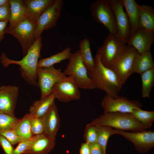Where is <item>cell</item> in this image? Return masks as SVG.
Wrapping results in <instances>:
<instances>
[{
	"label": "cell",
	"mask_w": 154,
	"mask_h": 154,
	"mask_svg": "<svg viewBox=\"0 0 154 154\" xmlns=\"http://www.w3.org/2000/svg\"><path fill=\"white\" fill-rule=\"evenodd\" d=\"M0 145L5 154H13V145L4 136L0 135Z\"/></svg>",
	"instance_id": "8d00e7d4"
},
{
	"label": "cell",
	"mask_w": 154,
	"mask_h": 154,
	"mask_svg": "<svg viewBox=\"0 0 154 154\" xmlns=\"http://www.w3.org/2000/svg\"><path fill=\"white\" fill-rule=\"evenodd\" d=\"M62 0H55L39 17L36 25L35 35L36 39L41 36L44 30L52 29L56 26L61 17V11L63 6Z\"/></svg>",
	"instance_id": "8fae6325"
},
{
	"label": "cell",
	"mask_w": 154,
	"mask_h": 154,
	"mask_svg": "<svg viewBox=\"0 0 154 154\" xmlns=\"http://www.w3.org/2000/svg\"><path fill=\"white\" fill-rule=\"evenodd\" d=\"M31 138L25 140L19 143L17 146L14 149L13 154H24L29 149L31 144Z\"/></svg>",
	"instance_id": "e575fe53"
},
{
	"label": "cell",
	"mask_w": 154,
	"mask_h": 154,
	"mask_svg": "<svg viewBox=\"0 0 154 154\" xmlns=\"http://www.w3.org/2000/svg\"><path fill=\"white\" fill-rule=\"evenodd\" d=\"M55 99L54 94H50L35 101L30 107V114L33 117H42L48 111Z\"/></svg>",
	"instance_id": "7402d4cb"
},
{
	"label": "cell",
	"mask_w": 154,
	"mask_h": 154,
	"mask_svg": "<svg viewBox=\"0 0 154 154\" xmlns=\"http://www.w3.org/2000/svg\"><path fill=\"white\" fill-rule=\"evenodd\" d=\"M71 50V48L67 47L49 57L40 59L38 62V68L51 66L62 61L68 59L72 53Z\"/></svg>",
	"instance_id": "484cf974"
},
{
	"label": "cell",
	"mask_w": 154,
	"mask_h": 154,
	"mask_svg": "<svg viewBox=\"0 0 154 154\" xmlns=\"http://www.w3.org/2000/svg\"><path fill=\"white\" fill-rule=\"evenodd\" d=\"M95 126L97 135V143L102 147L104 154H106L108 141L110 136L114 135L113 129L106 126Z\"/></svg>",
	"instance_id": "f1b7e54d"
},
{
	"label": "cell",
	"mask_w": 154,
	"mask_h": 154,
	"mask_svg": "<svg viewBox=\"0 0 154 154\" xmlns=\"http://www.w3.org/2000/svg\"><path fill=\"white\" fill-rule=\"evenodd\" d=\"M9 2V0H0V6L6 4Z\"/></svg>",
	"instance_id": "60d3db41"
},
{
	"label": "cell",
	"mask_w": 154,
	"mask_h": 154,
	"mask_svg": "<svg viewBox=\"0 0 154 154\" xmlns=\"http://www.w3.org/2000/svg\"><path fill=\"white\" fill-rule=\"evenodd\" d=\"M8 23L7 21L0 22V43L4 38L5 30Z\"/></svg>",
	"instance_id": "f35d334b"
},
{
	"label": "cell",
	"mask_w": 154,
	"mask_h": 154,
	"mask_svg": "<svg viewBox=\"0 0 154 154\" xmlns=\"http://www.w3.org/2000/svg\"><path fill=\"white\" fill-rule=\"evenodd\" d=\"M69 62L63 72L66 76L72 77L80 88L92 90L95 89L90 78L88 70L83 63L79 50L72 53Z\"/></svg>",
	"instance_id": "5b68a950"
},
{
	"label": "cell",
	"mask_w": 154,
	"mask_h": 154,
	"mask_svg": "<svg viewBox=\"0 0 154 154\" xmlns=\"http://www.w3.org/2000/svg\"><path fill=\"white\" fill-rule=\"evenodd\" d=\"M79 89L72 77L66 76L54 85L52 93L54 94L55 99L61 102L67 103L80 98Z\"/></svg>",
	"instance_id": "7c38bea8"
},
{
	"label": "cell",
	"mask_w": 154,
	"mask_h": 154,
	"mask_svg": "<svg viewBox=\"0 0 154 154\" xmlns=\"http://www.w3.org/2000/svg\"><path fill=\"white\" fill-rule=\"evenodd\" d=\"M10 15V6L9 3L0 6V22H9Z\"/></svg>",
	"instance_id": "d590c367"
},
{
	"label": "cell",
	"mask_w": 154,
	"mask_h": 154,
	"mask_svg": "<svg viewBox=\"0 0 154 154\" xmlns=\"http://www.w3.org/2000/svg\"><path fill=\"white\" fill-rule=\"evenodd\" d=\"M89 124L94 126H103L115 129L132 132H139L148 129L129 113H104L94 119Z\"/></svg>",
	"instance_id": "3957f363"
},
{
	"label": "cell",
	"mask_w": 154,
	"mask_h": 154,
	"mask_svg": "<svg viewBox=\"0 0 154 154\" xmlns=\"http://www.w3.org/2000/svg\"><path fill=\"white\" fill-rule=\"evenodd\" d=\"M126 10L130 24L131 34L138 27L139 5L135 0H119Z\"/></svg>",
	"instance_id": "603a6c76"
},
{
	"label": "cell",
	"mask_w": 154,
	"mask_h": 154,
	"mask_svg": "<svg viewBox=\"0 0 154 154\" xmlns=\"http://www.w3.org/2000/svg\"><path fill=\"white\" fill-rule=\"evenodd\" d=\"M108 1L115 16L117 34L127 44L131 36V29L124 7L119 0Z\"/></svg>",
	"instance_id": "5bb4252c"
},
{
	"label": "cell",
	"mask_w": 154,
	"mask_h": 154,
	"mask_svg": "<svg viewBox=\"0 0 154 154\" xmlns=\"http://www.w3.org/2000/svg\"><path fill=\"white\" fill-rule=\"evenodd\" d=\"M10 15L7 26L13 28L22 21L27 19L25 5L22 0H9Z\"/></svg>",
	"instance_id": "ffe728a7"
},
{
	"label": "cell",
	"mask_w": 154,
	"mask_h": 154,
	"mask_svg": "<svg viewBox=\"0 0 154 154\" xmlns=\"http://www.w3.org/2000/svg\"><path fill=\"white\" fill-rule=\"evenodd\" d=\"M126 46L124 41L117 34L109 33L96 54L102 63L111 68Z\"/></svg>",
	"instance_id": "277c9868"
},
{
	"label": "cell",
	"mask_w": 154,
	"mask_h": 154,
	"mask_svg": "<svg viewBox=\"0 0 154 154\" xmlns=\"http://www.w3.org/2000/svg\"><path fill=\"white\" fill-rule=\"evenodd\" d=\"M138 27L148 31H154V9L148 5H139Z\"/></svg>",
	"instance_id": "44dd1931"
},
{
	"label": "cell",
	"mask_w": 154,
	"mask_h": 154,
	"mask_svg": "<svg viewBox=\"0 0 154 154\" xmlns=\"http://www.w3.org/2000/svg\"><path fill=\"white\" fill-rule=\"evenodd\" d=\"M30 125L31 131L33 136L44 133V127L42 117H31Z\"/></svg>",
	"instance_id": "1f68e13d"
},
{
	"label": "cell",
	"mask_w": 154,
	"mask_h": 154,
	"mask_svg": "<svg viewBox=\"0 0 154 154\" xmlns=\"http://www.w3.org/2000/svg\"><path fill=\"white\" fill-rule=\"evenodd\" d=\"M114 135H120L131 141L136 150L141 153L145 152L154 146V132L147 130L130 132L113 129Z\"/></svg>",
	"instance_id": "4fadbf2b"
},
{
	"label": "cell",
	"mask_w": 154,
	"mask_h": 154,
	"mask_svg": "<svg viewBox=\"0 0 154 154\" xmlns=\"http://www.w3.org/2000/svg\"><path fill=\"white\" fill-rule=\"evenodd\" d=\"M79 50L81 58L88 71L93 70L95 66L91 51L90 43L88 39L86 38L79 42Z\"/></svg>",
	"instance_id": "d4e9b609"
},
{
	"label": "cell",
	"mask_w": 154,
	"mask_h": 154,
	"mask_svg": "<svg viewBox=\"0 0 154 154\" xmlns=\"http://www.w3.org/2000/svg\"><path fill=\"white\" fill-rule=\"evenodd\" d=\"M104 113L121 112L132 113L133 110L141 108L142 105L139 101L129 100L124 96L118 95L114 97L106 94L101 104Z\"/></svg>",
	"instance_id": "30bf717a"
},
{
	"label": "cell",
	"mask_w": 154,
	"mask_h": 154,
	"mask_svg": "<svg viewBox=\"0 0 154 154\" xmlns=\"http://www.w3.org/2000/svg\"><path fill=\"white\" fill-rule=\"evenodd\" d=\"M19 119L15 116L0 112V131L13 129Z\"/></svg>",
	"instance_id": "4dcf8cb0"
},
{
	"label": "cell",
	"mask_w": 154,
	"mask_h": 154,
	"mask_svg": "<svg viewBox=\"0 0 154 154\" xmlns=\"http://www.w3.org/2000/svg\"><path fill=\"white\" fill-rule=\"evenodd\" d=\"M94 60V68L88 71V73L95 88L102 90L111 96H117L123 86L118 76L112 69L102 63L97 54Z\"/></svg>",
	"instance_id": "7a4b0ae2"
},
{
	"label": "cell",
	"mask_w": 154,
	"mask_h": 154,
	"mask_svg": "<svg viewBox=\"0 0 154 154\" xmlns=\"http://www.w3.org/2000/svg\"><path fill=\"white\" fill-rule=\"evenodd\" d=\"M0 135L5 137L12 145L25 140L18 135L13 129L0 131Z\"/></svg>",
	"instance_id": "836d02e7"
},
{
	"label": "cell",
	"mask_w": 154,
	"mask_h": 154,
	"mask_svg": "<svg viewBox=\"0 0 154 154\" xmlns=\"http://www.w3.org/2000/svg\"><path fill=\"white\" fill-rule=\"evenodd\" d=\"M31 117L29 113L26 114L19 119L13 129L18 135L25 140L29 139L33 136L30 125Z\"/></svg>",
	"instance_id": "4316f807"
},
{
	"label": "cell",
	"mask_w": 154,
	"mask_h": 154,
	"mask_svg": "<svg viewBox=\"0 0 154 154\" xmlns=\"http://www.w3.org/2000/svg\"><path fill=\"white\" fill-rule=\"evenodd\" d=\"M36 27V24L26 19L13 28L7 26L5 29V33L11 35L20 43L23 57L25 55L36 40L35 35Z\"/></svg>",
	"instance_id": "52a82bcc"
},
{
	"label": "cell",
	"mask_w": 154,
	"mask_h": 154,
	"mask_svg": "<svg viewBox=\"0 0 154 154\" xmlns=\"http://www.w3.org/2000/svg\"><path fill=\"white\" fill-rule=\"evenodd\" d=\"M154 38V31H148L138 27L132 33L127 44L139 54L150 51Z\"/></svg>",
	"instance_id": "9a60e30c"
},
{
	"label": "cell",
	"mask_w": 154,
	"mask_h": 154,
	"mask_svg": "<svg viewBox=\"0 0 154 154\" xmlns=\"http://www.w3.org/2000/svg\"><path fill=\"white\" fill-rule=\"evenodd\" d=\"M31 144L29 149L24 154H48L54 147L55 138L45 133L33 136Z\"/></svg>",
	"instance_id": "e0dca14e"
},
{
	"label": "cell",
	"mask_w": 154,
	"mask_h": 154,
	"mask_svg": "<svg viewBox=\"0 0 154 154\" xmlns=\"http://www.w3.org/2000/svg\"><path fill=\"white\" fill-rule=\"evenodd\" d=\"M55 0H23L27 14V19L36 25L42 13L52 5Z\"/></svg>",
	"instance_id": "ac0fdd59"
},
{
	"label": "cell",
	"mask_w": 154,
	"mask_h": 154,
	"mask_svg": "<svg viewBox=\"0 0 154 154\" xmlns=\"http://www.w3.org/2000/svg\"><path fill=\"white\" fill-rule=\"evenodd\" d=\"M138 53L133 48L127 45L111 68L117 75L123 85L133 73L135 61Z\"/></svg>",
	"instance_id": "9c48e42d"
},
{
	"label": "cell",
	"mask_w": 154,
	"mask_h": 154,
	"mask_svg": "<svg viewBox=\"0 0 154 154\" xmlns=\"http://www.w3.org/2000/svg\"><path fill=\"white\" fill-rule=\"evenodd\" d=\"M86 142L88 144L97 143V135L95 126L88 124L84 133Z\"/></svg>",
	"instance_id": "d6a6232c"
},
{
	"label": "cell",
	"mask_w": 154,
	"mask_h": 154,
	"mask_svg": "<svg viewBox=\"0 0 154 154\" xmlns=\"http://www.w3.org/2000/svg\"><path fill=\"white\" fill-rule=\"evenodd\" d=\"M154 68V63L150 51L138 53L135 61L133 73L140 75L143 72Z\"/></svg>",
	"instance_id": "cb8c5ba5"
},
{
	"label": "cell",
	"mask_w": 154,
	"mask_h": 154,
	"mask_svg": "<svg viewBox=\"0 0 154 154\" xmlns=\"http://www.w3.org/2000/svg\"><path fill=\"white\" fill-rule=\"evenodd\" d=\"M89 8L93 20L103 25L109 33L117 34L115 16L108 0L93 2L90 3Z\"/></svg>",
	"instance_id": "8992f818"
},
{
	"label": "cell",
	"mask_w": 154,
	"mask_h": 154,
	"mask_svg": "<svg viewBox=\"0 0 154 154\" xmlns=\"http://www.w3.org/2000/svg\"><path fill=\"white\" fill-rule=\"evenodd\" d=\"M88 144L90 154H104L102 147L97 143Z\"/></svg>",
	"instance_id": "74e56055"
},
{
	"label": "cell",
	"mask_w": 154,
	"mask_h": 154,
	"mask_svg": "<svg viewBox=\"0 0 154 154\" xmlns=\"http://www.w3.org/2000/svg\"><path fill=\"white\" fill-rule=\"evenodd\" d=\"M79 154H90L89 147L88 143L85 142L81 144Z\"/></svg>",
	"instance_id": "ab89813d"
},
{
	"label": "cell",
	"mask_w": 154,
	"mask_h": 154,
	"mask_svg": "<svg viewBox=\"0 0 154 154\" xmlns=\"http://www.w3.org/2000/svg\"><path fill=\"white\" fill-rule=\"evenodd\" d=\"M141 94L143 98H149L154 85V68L141 74Z\"/></svg>",
	"instance_id": "83f0119b"
},
{
	"label": "cell",
	"mask_w": 154,
	"mask_h": 154,
	"mask_svg": "<svg viewBox=\"0 0 154 154\" xmlns=\"http://www.w3.org/2000/svg\"><path fill=\"white\" fill-rule=\"evenodd\" d=\"M132 115L147 129L150 127L154 121V111L136 109L131 113Z\"/></svg>",
	"instance_id": "f546056e"
},
{
	"label": "cell",
	"mask_w": 154,
	"mask_h": 154,
	"mask_svg": "<svg viewBox=\"0 0 154 154\" xmlns=\"http://www.w3.org/2000/svg\"><path fill=\"white\" fill-rule=\"evenodd\" d=\"M42 39L41 36L36 39L21 60L10 59L4 52L0 56L1 63L4 67H7L11 64L19 65L21 76L27 82L33 86L37 85L38 63L43 46Z\"/></svg>",
	"instance_id": "6da1fadb"
},
{
	"label": "cell",
	"mask_w": 154,
	"mask_h": 154,
	"mask_svg": "<svg viewBox=\"0 0 154 154\" xmlns=\"http://www.w3.org/2000/svg\"><path fill=\"white\" fill-rule=\"evenodd\" d=\"M37 76V85L40 91L41 98L51 94L54 85L66 76L61 69L56 68L54 66L38 68Z\"/></svg>",
	"instance_id": "ba28073f"
},
{
	"label": "cell",
	"mask_w": 154,
	"mask_h": 154,
	"mask_svg": "<svg viewBox=\"0 0 154 154\" xmlns=\"http://www.w3.org/2000/svg\"><path fill=\"white\" fill-rule=\"evenodd\" d=\"M18 95V88L16 86L0 87V112L15 116L14 111Z\"/></svg>",
	"instance_id": "2e32d148"
},
{
	"label": "cell",
	"mask_w": 154,
	"mask_h": 154,
	"mask_svg": "<svg viewBox=\"0 0 154 154\" xmlns=\"http://www.w3.org/2000/svg\"><path fill=\"white\" fill-rule=\"evenodd\" d=\"M42 118L44 133L51 137L55 138L60 127V120L57 108L55 102Z\"/></svg>",
	"instance_id": "d6986e66"
}]
</instances>
